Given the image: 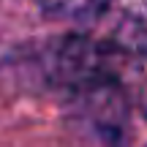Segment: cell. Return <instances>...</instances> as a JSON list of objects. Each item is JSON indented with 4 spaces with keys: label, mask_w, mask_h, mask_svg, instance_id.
<instances>
[{
    "label": "cell",
    "mask_w": 147,
    "mask_h": 147,
    "mask_svg": "<svg viewBox=\"0 0 147 147\" xmlns=\"http://www.w3.org/2000/svg\"><path fill=\"white\" fill-rule=\"evenodd\" d=\"M131 55L123 38L112 36H74L49 55L47 71L65 87H93L115 79L128 65Z\"/></svg>",
    "instance_id": "6da1fadb"
},
{
    "label": "cell",
    "mask_w": 147,
    "mask_h": 147,
    "mask_svg": "<svg viewBox=\"0 0 147 147\" xmlns=\"http://www.w3.org/2000/svg\"><path fill=\"white\" fill-rule=\"evenodd\" d=\"M38 8L57 19H93L112 5V0H36Z\"/></svg>",
    "instance_id": "7a4b0ae2"
}]
</instances>
